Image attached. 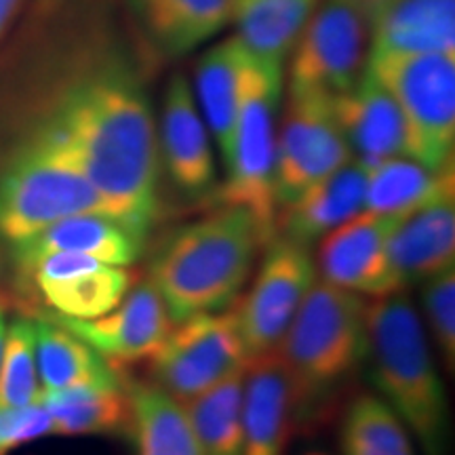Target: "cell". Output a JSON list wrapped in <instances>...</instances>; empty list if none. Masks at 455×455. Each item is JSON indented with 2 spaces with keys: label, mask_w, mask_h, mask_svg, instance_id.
Masks as SVG:
<instances>
[{
  "label": "cell",
  "mask_w": 455,
  "mask_h": 455,
  "mask_svg": "<svg viewBox=\"0 0 455 455\" xmlns=\"http://www.w3.org/2000/svg\"><path fill=\"white\" fill-rule=\"evenodd\" d=\"M15 140L74 164L118 218L150 235L163 209L156 118L140 72L121 51L68 72Z\"/></svg>",
  "instance_id": "cell-1"
},
{
  "label": "cell",
  "mask_w": 455,
  "mask_h": 455,
  "mask_svg": "<svg viewBox=\"0 0 455 455\" xmlns=\"http://www.w3.org/2000/svg\"><path fill=\"white\" fill-rule=\"evenodd\" d=\"M36 323V367L43 396L78 386L121 384V375L87 341L44 316Z\"/></svg>",
  "instance_id": "cell-26"
},
{
  "label": "cell",
  "mask_w": 455,
  "mask_h": 455,
  "mask_svg": "<svg viewBox=\"0 0 455 455\" xmlns=\"http://www.w3.org/2000/svg\"><path fill=\"white\" fill-rule=\"evenodd\" d=\"M0 310H4V304H3V301H0Z\"/></svg>",
  "instance_id": "cell-39"
},
{
  "label": "cell",
  "mask_w": 455,
  "mask_h": 455,
  "mask_svg": "<svg viewBox=\"0 0 455 455\" xmlns=\"http://www.w3.org/2000/svg\"><path fill=\"white\" fill-rule=\"evenodd\" d=\"M4 335H7V321H4V310H0V363H3Z\"/></svg>",
  "instance_id": "cell-36"
},
{
  "label": "cell",
  "mask_w": 455,
  "mask_h": 455,
  "mask_svg": "<svg viewBox=\"0 0 455 455\" xmlns=\"http://www.w3.org/2000/svg\"><path fill=\"white\" fill-rule=\"evenodd\" d=\"M367 167L350 158L276 213V235L310 247L365 212Z\"/></svg>",
  "instance_id": "cell-18"
},
{
  "label": "cell",
  "mask_w": 455,
  "mask_h": 455,
  "mask_svg": "<svg viewBox=\"0 0 455 455\" xmlns=\"http://www.w3.org/2000/svg\"><path fill=\"white\" fill-rule=\"evenodd\" d=\"M333 108L352 158L367 169L388 158L407 156L403 114L388 91L367 70L355 89L335 95Z\"/></svg>",
  "instance_id": "cell-19"
},
{
  "label": "cell",
  "mask_w": 455,
  "mask_h": 455,
  "mask_svg": "<svg viewBox=\"0 0 455 455\" xmlns=\"http://www.w3.org/2000/svg\"><path fill=\"white\" fill-rule=\"evenodd\" d=\"M367 299L316 278L275 348L295 401V424H312L365 358Z\"/></svg>",
  "instance_id": "cell-4"
},
{
  "label": "cell",
  "mask_w": 455,
  "mask_h": 455,
  "mask_svg": "<svg viewBox=\"0 0 455 455\" xmlns=\"http://www.w3.org/2000/svg\"><path fill=\"white\" fill-rule=\"evenodd\" d=\"M155 51L184 57L230 24L232 0H127Z\"/></svg>",
  "instance_id": "cell-22"
},
{
  "label": "cell",
  "mask_w": 455,
  "mask_h": 455,
  "mask_svg": "<svg viewBox=\"0 0 455 455\" xmlns=\"http://www.w3.org/2000/svg\"><path fill=\"white\" fill-rule=\"evenodd\" d=\"M422 308L426 323L439 348L447 371L455 369V268L422 283Z\"/></svg>",
  "instance_id": "cell-32"
},
{
  "label": "cell",
  "mask_w": 455,
  "mask_h": 455,
  "mask_svg": "<svg viewBox=\"0 0 455 455\" xmlns=\"http://www.w3.org/2000/svg\"><path fill=\"white\" fill-rule=\"evenodd\" d=\"M266 244L268 238L251 212L221 204L156 243L148 259V281L161 293L173 325L226 310L241 298Z\"/></svg>",
  "instance_id": "cell-2"
},
{
  "label": "cell",
  "mask_w": 455,
  "mask_h": 455,
  "mask_svg": "<svg viewBox=\"0 0 455 455\" xmlns=\"http://www.w3.org/2000/svg\"><path fill=\"white\" fill-rule=\"evenodd\" d=\"M298 455H333V453H329L327 449H323V447H306V449H301Z\"/></svg>",
  "instance_id": "cell-38"
},
{
  "label": "cell",
  "mask_w": 455,
  "mask_h": 455,
  "mask_svg": "<svg viewBox=\"0 0 455 455\" xmlns=\"http://www.w3.org/2000/svg\"><path fill=\"white\" fill-rule=\"evenodd\" d=\"M4 281H7V259H4L3 249H0V301H3V304H4V298H3Z\"/></svg>",
  "instance_id": "cell-35"
},
{
  "label": "cell",
  "mask_w": 455,
  "mask_h": 455,
  "mask_svg": "<svg viewBox=\"0 0 455 455\" xmlns=\"http://www.w3.org/2000/svg\"><path fill=\"white\" fill-rule=\"evenodd\" d=\"M295 424V401L276 352L253 356L244 369L241 455H284Z\"/></svg>",
  "instance_id": "cell-17"
},
{
  "label": "cell",
  "mask_w": 455,
  "mask_h": 455,
  "mask_svg": "<svg viewBox=\"0 0 455 455\" xmlns=\"http://www.w3.org/2000/svg\"><path fill=\"white\" fill-rule=\"evenodd\" d=\"M83 213L118 218L87 175L60 156L15 140L0 152L3 241L20 243L53 221Z\"/></svg>",
  "instance_id": "cell-6"
},
{
  "label": "cell",
  "mask_w": 455,
  "mask_h": 455,
  "mask_svg": "<svg viewBox=\"0 0 455 455\" xmlns=\"http://www.w3.org/2000/svg\"><path fill=\"white\" fill-rule=\"evenodd\" d=\"M53 435V422L43 403L28 407H0V455Z\"/></svg>",
  "instance_id": "cell-33"
},
{
  "label": "cell",
  "mask_w": 455,
  "mask_h": 455,
  "mask_svg": "<svg viewBox=\"0 0 455 455\" xmlns=\"http://www.w3.org/2000/svg\"><path fill=\"white\" fill-rule=\"evenodd\" d=\"M244 369L181 403L203 455H241Z\"/></svg>",
  "instance_id": "cell-29"
},
{
  "label": "cell",
  "mask_w": 455,
  "mask_h": 455,
  "mask_svg": "<svg viewBox=\"0 0 455 455\" xmlns=\"http://www.w3.org/2000/svg\"><path fill=\"white\" fill-rule=\"evenodd\" d=\"M41 403L51 415L53 435L131 436L133 432V405L124 382L51 392Z\"/></svg>",
  "instance_id": "cell-24"
},
{
  "label": "cell",
  "mask_w": 455,
  "mask_h": 455,
  "mask_svg": "<svg viewBox=\"0 0 455 455\" xmlns=\"http://www.w3.org/2000/svg\"><path fill=\"white\" fill-rule=\"evenodd\" d=\"M36 367V323L17 316L7 325L0 363V407H28L41 403Z\"/></svg>",
  "instance_id": "cell-31"
},
{
  "label": "cell",
  "mask_w": 455,
  "mask_h": 455,
  "mask_svg": "<svg viewBox=\"0 0 455 455\" xmlns=\"http://www.w3.org/2000/svg\"><path fill=\"white\" fill-rule=\"evenodd\" d=\"M21 7V0H0V36L7 30L17 11Z\"/></svg>",
  "instance_id": "cell-34"
},
{
  "label": "cell",
  "mask_w": 455,
  "mask_h": 455,
  "mask_svg": "<svg viewBox=\"0 0 455 455\" xmlns=\"http://www.w3.org/2000/svg\"><path fill=\"white\" fill-rule=\"evenodd\" d=\"M321 0H232L235 36L259 60L284 64Z\"/></svg>",
  "instance_id": "cell-27"
},
{
  "label": "cell",
  "mask_w": 455,
  "mask_h": 455,
  "mask_svg": "<svg viewBox=\"0 0 455 455\" xmlns=\"http://www.w3.org/2000/svg\"><path fill=\"white\" fill-rule=\"evenodd\" d=\"M316 278L310 247L278 235L266 244L251 289L236 304L249 358L276 348Z\"/></svg>",
  "instance_id": "cell-11"
},
{
  "label": "cell",
  "mask_w": 455,
  "mask_h": 455,
  "mask_svg": "<svg viewBox=\"0 0 455 455\" xmlns=\"http://www.w3.org/2000/svg\"><path fill=\"white\" fill-rule=\"evenodd\" d=\"M283 68L249 53L235 133L224 161L226 180L215 192L220 204L251 212L268 243L276 236L275 169Z\"/></svg>",
  "instance_id": "cell-5"
},
{
  "label": "cell",
  "mask_w": 455,
  "mask_h": 455,
  "mask_svg": "<svg viewBox=\"0 0 455 455\" xmlns=\"http://www.w3.org/2000/svg\"><path fill=\"white\" fill-rule=\"evenodd\" d=\"M403 218L361 212L323 236L315 261L323 281L369 298L405 291L388 259V238Z\"/></svg>",
  "instance_id": "cell-13"
},
{
  "label": "cell",
  "mask_w": 455,
  "mask_h": 455,
  "mask_svg": "<svg viewBox=\"0 0 455 455\" xmlns=\"http://www.w3.org/2000/svg\"><path fill=\"white\" fill-rule=\"evenodd\" d=\"M369 26V51L455 53V0H382Z\"/></svg>",
  "instance_id": "cell-21"
},
{
  "label": "cell",
  "mask_w": 455,
  "mask_h": 455,
  "mask_svg": "<svg viewBox=\"0 0 455 455\" xmlns=\"http://www.w3.org/2000/svg\"><path fill=\"white\" fill-rule=\"evenodd\" d=\"M367 72L403 114L407 156L430 169L453 164L455 53L369 51Z\"/></svg>",
  "instance_id": "cell-7"
},
{
  "label": "cell",
  "mask_w": 455,
  "mask_h": 455,
  "mask_svg": "<svg viewBox=\"0 0 455 455\" xmlns=\"http://www.w3.org/2000/svg\"><path fill=\"white\" fill-rule=\"evenodd\" d=\"M133 432L138 455H203L178 398L156 384H131Z\"/></svg>",
  "instance_id": "cell-28"
},
{
  "label": "cell",
  "mask_w": 455,
  "mask_h": 455,
  "mask_svg": "<svg viewBox=\"0 0 455 455\" xmlns=\"http://www.w3.org/2000/svg\"><path fill=\"white\" fill-rule=\"evenodd\" d=\"M388 259L403 289L455 268V196L405 215L388 238Z\"/></svg>",
  "instance_id": "cell-20"
},
{
  "label": "cell",
  "mask_w": 455,
  "mask_h": 455,
  "mask_svg": "<svg viewBox=\"0 0 455 455\" xmlns=\"http://www.w3.org/2000/svg\"><path fill=\"white\" fill-rule=\"evenodd\" d=\"M146 238L148 235L138 228L112 215H70L11 244V261L15 275L49 253H81L104 264L127 268L141 258Z\"/></svg>",
  "instance_id": "cell-16"
},
{
  "label": "cell",
  "mask_w": 455,
  "mask_h": 455,
  "mask_svg": "<svg viewBox=\"0 0 455 455\" xmlns=\"http://www.w3.org/2000/svg\"><path fill=\"white\" fill-rule=\"evenodd\" d=\"M350 158V146L335 116L333 95L289 89L276 131V207L293 203Z\"/></svg>",
  "instance_id": "cell-10"
},
{
  "label": "cell",
  "mask_w": 455,
  "mask_h": 455,
  "mask_svg": "<svg viewBox=\"0 0 455 455\" xmlns=\"http://www.w3.org/2000/svg\"><path fill=\"white\" fill-rule=\"evenodd\" d=\"M352 3H356L358 7H363V9L367 11L369 15H371V11H373L375 7H378V4L382 3V0H352Z\"/></svg>",
  "instance_id": "cell-37"
},
{
  "label": "cell",
  "mask_w": 455,
  "mask_h": 455,
  "mask_svg": "<svg viewBox=\"0 0 455 455\" xmlns=\"http://www.w3.org/2000/svg\"><path fill=\"white\" fill-rule=\"evenodd\" d=\"M449 196H455L453 164L430 169L413 158L396 156L367 169L365 212L409 215Z\"/></svg>",
  "instance_id": "cell-25"
},
{
  "label": "cell",
  "mask_w": 455,
  "mask_h": 455,
  "mask_svg": "<svg viewBox=\"0 0 455 455\" xmlns=\"http://www.w3.org/2000/svg\"><path fill=\"white\" fill-rule=\"evenodd\" d=\"M247 61L249 51L236 36H230L204 51L196 64L192 91L209 133L218 146L221 163L230 152Z\"/></svg>",
  "instance_id": "cell-23"
},
{
  "label": "cell",
  "mask_w": 455,
  "mask_h": 455,
  "mask_svg": "<svg viewBox=\"0 0 455 455\" xmlns=\"http://www.w3.org/2000/svg\"><path fill=\"white\" fill-rule=\"evenodd\" d=\"M156 127L161 171L188 201H204L218 192L212 133L184 74L169 78Z\"/></svg>",
  "instance_id": "cell-14"
},
{
  "label": "cell",
  "mask_w": 455,
  "mask_h": 455,
  "mask_svg": "<svg viewBox=\"0 0 455 455\" xmlns=\"http://www.w3.org/2000/svg\"><path fill=\"white\" fill-rule=\"evenodd\" d=\"M131 287V272L81 253H49L15 275V293L41 299L47 310L72 318L110 312Z\"/></svg>",
  "instance_id": "cell-12"
},
{
  "label": "cell",
  "mask_w": 455,
  "mask_h": 455,
  "mask_svg": "<svg viewBox=\"0 0 455 455\" xmlns=\"http://www.w3.org/2000/svg\"><path fill=\"white\" fill-rule=\"evenodd\" d=\"M36 315L49 318L87 341L112 367L150 358L161 348L173 327L161 293L148 278L135 287H129L118 306H114L104 316L72 318L57 315L53 310H41Z\"/></svg>",
  "instance_id": "cell-15"
},
{
  "label": "cell",
  "mask_w": 455,
  "mask_h": 455,
  "mask_svg": "<svg viewBox=\"0 0 455 455\" xmlns=\"http://www.w3.org/2000/svg\"><path fill=\"white\" fill-rule=\"evenodd\" d=\"M379 398L403 419L426 455H445L449 405L422 316L405 291L369 298L365 358Z\"/></svg>",
  "instance_id": "cell-3"
},
{
  "label": "cell",
  "mask_w": 455,
  "mask_h": 455,
  "mask_svg": "<svg viewBox=\"0 0 455 455\" xmlns=\"http://www.w3.org/2000/svg\"><path fill=\"white\" fill-rule=\"evenodd\" d=\"M341 455H415L411 432L384 398L361 395L346 409Z\"/></svg>",
  "instance_id": "cell-30"
},
{
  "label": "cell",
  "mask_w": 455,
  "mask_h": 455,
  "mask_svg": "<svg viewBox=\"0 0 455 455\" xmlns=\"http://www.w3.org/2000/svg\"><path fill=\"white\" fill-rule=\"evenodd\" d=\"M249 361L235 304L175 323L150 356V379L184 403L247 367Z\"/></svg>",
  "instance_id": "cell-8"
},
{
  "label": "cell",
  "mask_w": 455,
  "mask_h": 455,
  "mask_svg": "<svg viewBox=\"0 0 455 455\" xmlns=\"http://www.w3.org/2000/svg\"><path fill=\"white\" fill-rule=\"evenodd\" d=\"M369 13L352 0H321L289 55V89L348 93L367 70Z\"/></svg>",
  "instance_id": "cell-9"
}]
</instances>
